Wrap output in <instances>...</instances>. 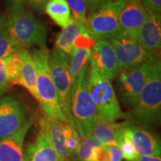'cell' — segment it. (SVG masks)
I'll return each instance as SVG.
<instances>
[{"mask_svg":"<svg viewBox=\"0 0 161 161\" xmlns=\"http://www.w3.org/2000/svg\"><path fill=\"white\" fill-rule=\"evenodd\" d=\"M6 91H7V89H4V88L0 87V97H1Z\"/></svg>","mask_w":161,"mask_h":161,"instance_id":"8d00e7d4","label":"cell"},{"mask_svg":"<svg viewBox=\"0 0 161 161\" xmlns=\"http://www.w3.org/2000/svg\"><path fill=\"white\" fill-rule=\"evenodd\" d=\"M26 161H60L46 134L40 130L34 143L26 148Z\"/></svg>","mask_w":161,"mask_h":161,"instance_id":"ac0fdd59","label":"cell"},{"mask_svg":"<svg viewBox=\"0 0 161 161\" xmlns=\"http://www.w3.org/2000/svg\"><path fill=\"white\" fill-rule=\"evenodd\" d=\"M118 147L122 152L123 158L125 159L127 161H134L137 157L134 147H133L130 139L125 131V129L123 130V134L119 141Z\"/></svg>","mask_w":161,"mask_h":161,"instance_id":"83f0119b","label":"cell"},{"mask_svg":"<svg viewBox=\"0 0 161 161\" xmlns=\"http://www.w3.org/2000/svg\"><path fill=\"white\" fill-rule=\"evenodd\" d=\"M9 57L0 59V87L7 90L10 86L9 80L7 75V64Z\"/></svg>","mask_w":161,"mask_h":161,"instance_id":"f546056e","label":"cell"},{"mask_svg":"<svg viewBox=\"0 0 161 161\" xmlns=\"http://www.w3.org/2000/svg\"><path fill=\"white\" fill-rule=\"evenodd\" d=\"M148 14L160 15L161 0H140Z\"/></svg>","mask_w":161,"mask_h":161,"instance_id":"f1b7e54d","label":"cell"},{"mask_svg":"<svg viewBox=\"0 0 161 161\" xmlns=\"http://www.w3.org/2000/svg\"><path fill=\"white\" fill-rule=\"evenodd\" d=\"M5 28L21 49L35 45L46 48L47 29L29 11L22 9L11 13Z\"/></svg>","mask_w":161,"mask_h":161,"instance_id":"277c9868","label":"cell"},{"mask_svg":"<svg viewBox=\"0 0 161 161\" xmlns=\"http://www.w3.org/2000/svg\"><path fill=\"white\" fill-rule=\"evenodd\" d=\"M134 161H161L160 156H137Z\"/></svg>","mask_w":161,"mask_h":161,"instance_id":"e575fe53","label":"cell"},{"mask_svg":"<svg viewBox=\"0 0 161 161\" xmlns=\"http://www.w3.org/2000/svg\"><path fill=\"white\" fill-rule=\"evenodd\" d=\"M48 52L49 50L47 48H39L34 50L31 54L37 74L36 90L37 101L46 113V115L69 123L60 108L57 90L50 75L48 64Z\"/></svg>","mask_w":161,"mask_h":161,"instance_id":"3957f363","label":"cell"},{"mask_svg":"<svg viewBox=\"0 0 161 161\" xmlns=\"http://www.w3.org/2000/svg\"><path fill=\"white\" fill-rule=\"evenodd\" d=\"M88 64L84 66L72 86L69 109L74 126L81 137L92 134L98 114L87 88Z\"/></svg>","mask_w":161,"mask_h":161,"instance_id":"7a4b0ae2","label":"cell"},{"mask_svg":"<svg viewBox=\"0 0 161 161\" xmlns=\"http://www.w3.org/2000/svg\"><path fill=\"white\" fill-rule=\"evenodd\" d=\"M7 23V17L3 14H0V30L5 29Z\"/></svg>","mask_w":161,"mask_h":161,"instance_id":"d590c367","label":"cell"},{"mask_svg":"<svg viewBox=\"0 0 161 161\" xmlns=\"http://www.w3.org/2000/svg\"><path fill=\"white\" fill-rule=\"evenodd\" d=\"M123 123L109 122L98 116L92 129V134L104 146H118L119 141L123 134Z\"/></svg>","mask_w":161,"mask_h":161,"instance_id":"e0dca14e","label":"cell"},{"mask_svg":"<svg viewBox=\"0 0 161 161\" xmlns=\"http://www.w3.org/2000/svg\"><path fill=\"white\" fill-rule=\"evenodd\" d=\"M90 68L99 75L112 80L119 74L114 48L109 40H96L91 49Z\"/></svg>","mask_w":161,"mask_h":161,"instance_id":"8fae6325","label":"cell"},{"mask_svg":"<svg viewBox=\"0 0 161 161\" xmlns=\"http://www.w3.org/2000/svg\"><path fill=\"white\" fill-rule=\"evenodd\" d=\"M64 145L71 157L75 154L80 138L75 128L69 123H64Z\"/></svg>","mask_w":161,"mask_h":161,"instance_id":"484cf974","label":"cell"},{"mask_svg":"<svg viewBox=\"0 0 161 161\" xmlns=\"http://www.w3.org/2000/svg\"><path fill=\"white\" fill-rule=\"evenodd\" d=\"M134 120L144 128H151L160 123L161 63L155 60L136 104L132 108Z\"/></svg>","mask_w":161,"mask_h":161,"instance_id":"6da1fadb","label":"cell"},{"mask_svg":"<svg viewBox=\"0 0 161 161\" xmlns=\"http://www.w3.org/2000/svg\"><path fill=\"white\" fill-rule=\"evenodd\" d=\"M126 0H115L89 14L86 27L96 40H110L122 35L119 17Z\"/></svg>","mask_w":161,"mask_h":161,"instance_id":"52a82bcc","label":"cell"},{"mask_svg":"<svg viewBox=\"0 0 161 161\" xmlns=\"http://www.w3.org/2000/svg\"><path fill=\"white\" fill-rule=\"evenodd\" d=\"M20 49L6 28L0 30V59L9 57Z\"/></svg>","mask_w":161,"mask_h":161,"instance_id":"cb8c5ba5","label":"cell"},{"mask_svg":"<svg viewBox=\"0 0 161 161\" xmlns=\"http://www.w3.org/2000/svg\"><path fill=\"white\" fill-rule=\"evenodd\" d=\"M72 17L80 25L86 26V5L84 0H65Z\"/></svg>","mask_w":161,"mask_h":161,"instance_id":"4316f807","label":"cell"},{"mask_svg":"<svg viewBox=\"0 0 161 161\" xmlns=\"http://www.w3.org/2000/svg\"><path fill=\"white\" fill-rule=\"evenodd\" d=\"M147 17L148 14L140 0H126L119 17L122 35L136 41L138 32Z\"/></svg>","mask_w":161,"mask_h":161,"instance_id":"4fadbf2b","label":"cell"},{"mask_svg":"<svg viewBox=\"0 0 161 161\" xmlns=\"http://www.w3.org/2000/svg\"><path fill=\"white\" fill-rule=\"evenodd\" d=\"M61 161H71L69 159H67V160H61Z\"/></svg>","mask_w":161,"mask_h":161,"instance_id":"74e56055","label":"cell"},{"mask_svg":"<svg viewBox=\"0 0 161 161\" xmlns=\"http://www.w3.org/2000/svg\"><path fill=\"white\" fill-rule=\"evenodd\" d=\"M28 112L13 96L0 98V140L13 135L28 122Z\"/></svg>","mask_w":161,"mask_h":161,"instance_id":"30bf717a","label":"cell"},{"mask_svg":"<svg viewBox=\"0 0 161 161\" xmlns=\"http://www.w3.org/2000/svg\"><path fill=\"white\" fill-rule=\"evenodd\" d=\"M48 64L62 112L69 124L74 126L69 109L72 85L69 69V56L55 48L48 52Z\"/></svg>","mask_w":161,"mask_h":161,"instance_id":"8992f818","label":"cell"},{"mask_svg":"<svg viewBox=\"0 0 161 161\" xmlns=\"http://www.w3.org/2000/svg\"><path fill=\"white\" fill-rule=\"evenodd\" d=\"M75 155L79 161H108L106 146L92 135L80 138Z\"/></svg>","mask_w":161,"mask_h":161,"instance_id":"d6986e66","label":"cell"},{"mask_svg":"<svg viewBox=\"0 0 161 161\" xmlns=\"http://www.w3.org/2000/svg\"><path fill=\"white\" fill-rule=\"evenodd\" d=\"M155 60L147 62L134 69L119 72L117 80L119 96L126 106L133 108L136 104Z\"/></svg>","mask_w":161,"mask_h":161,"instance_id":"9c48e42d","label":"cell"},{"mask_svg":"<svg viewBox=\"0 0 161 161\" xmlns=\"http://www.w3.org/2000/svg\"><path fill=\"white\" fill-rule=\"evenodd\" d=\"M108 161H122V154L120 148L116 146H106Z\"/></svg>","mask_w":161,"mask_h":161,"instance_id":"4dcf8cb0","label":"cell"},{"mask_svg":"<svg viewBox=\"0 0 161 161\" xmlns=\"http://www.w3.org/2000/svg\"><path fill=\"white\" fill-rule=\"evenodd\" d=\"M125 131L131 141L137 156H160V141L144 127L125 122L123 123Z\"/></svg>","mask_w":161,"mask_h":161,"instance_id":"7c38bea8","label":"cell"},{"mask_svg":"<svg viewBox=\"0 0 161 161\" xmlns=\"http://www.w3.org/2000/svg\"><path fill=\"white\" fill-rule=\"evenodd\" d=\"M40 130L46 134L49 142L57 152L60 160L70 159L71 155L64 145V123L61 121L52 119L47 115L43 116L40 120Z\"/></svg>","mask_w":161,"mask_h":161,"instance_id":"2e32d148","label":"cell"},{"mask_svg":"<svg viewBox=\"0 0 161 161\" xmlns=\"http://www.w3.org/2000/svg\"><path fill=\"white\" fill-rule=\"evenodd\" d=\"M44 11L58 25L64 28L71 18V11L65 0H49Z\"/></svg>","mask_w":161,"mask_h":161,"instance_id":"7402d4cb","label":"cell"},{"mask_svg":"<svg viewBox=\"0 0 161 161\" xmlns=\"http://www.w3.org/2000/svg\"><path fill=\"white\" fill-rule=\"evenodd\" d=\"M109 41L114 48L119 72L134 69L159 58L158 55L147 52L137 42L124 36L113 38Z\"/></svg>","mask_w":161,"mask_h":161,"instance_id":"ba28073f","label":"cell"},{"mask_svg":"<svg viewBox=\"0 0 161 161\" xmlns=\"http://www.w3.org/2000/svg\"><path fill=\"white\" fill-rule=\"evenodd\" d=\"M87 29L86 26L80 25L71 17L67 25L63 28L56 37L55 49L69 56L74 50L75 40Z\"/></svg>","mask_w":161,"mask_h":161,"instance_id":"ffe728a7","label":"cell"},{"mask_svg":"<svg viewBox=\"0 0 161 161\" xmlns=\"http://www.w3.org/2000/svg\"><path fill=\"white\" fill-rule=\"evenodd\" d=\"M91 55V49L86 48H75L69 56V69L72 85L73 86L82 69L88 64Z\"/></svg>","mask_w":161,"mask_h":161,"instance_id":"603a6c76","label":"cell"},{"mask_svg":"<svg viewBox=\"0 0 161 161\" xmlns=\"http://www.w3.org/2000/svg\"><path fill=\"white\" fill-rule=\"evenodd\" d=\"M115 0H84L90 14Z\"/></svg>","mask_w":161,"mask_h":161,"instance_id":"1f68e13d","label":"cell"},{"mask_svg":"<svg viewBox=\"0 0 161 161\" xmlns=\"http://www.w3.org/2000/svg\"><path fill=\"white\" fill-rule=\"evenodd\" d=\"M5 5L11 13L24 9L25 0H5Z\"/></svg>","mask_w":161,"mask_h":161,"instance_id":"d6a6232c","label":"cell"},{"mask_svg":"<svg viewBox=\"0 0 161 161\" xmlns=\"http://www.w3.org/2000/svg\"><path fill=\"white\" fill-rule=\"evenodd\" d=\"M87 88L99 117L109 122L125 117L110 80L91 68L87 74Z\"/></svg>","mask_w":161,"mask_h":161,"instance_id":"5b68a950","label":"cell"},{"mask_svg":"<svg viewBox=\"0 0 161 161\" xmlns=\"http://www.w3.org/2000/svg\"><path fill=\"white\" fill-rule=\"evenodd\" d=\"M22 64L21 49L11 55L7 64V75L10 84L19 85V70Z\"/></svg>","mask_w":161,"mask_h":161,"instance_id":"d4e9b609","label":"cell"},{"mask_svg":"<svg viewBox=\"0 0 161 161\" xmlns=\"http://www.w3.org/2000/svg\"><path fill=\"white\" fill-rule=\"evenodd\" d=\"M48 1L49 0H25V3H28L35 11L41 13L44 11V8Z\"/></svg>","mask_w":161,"mask_h":161,"instance_id":"836d02e7","label":"cell"},{"mask_svg":"<svg viewBox=\"0 0 161 161\" xmlns=\"http://www.w3.org/2000/svg\"><path fill=\"white\" fill-rule=\"evenodd\" d=\"M22 64L19 70V85L23 86L37 100L36 90L37 74L31 53L25 49H21Z\"/></svg>","mask_w":161,"mask_h":161,"instance_id":"44dd1931","label":"cell"},{"mask_svg":"<svg viewBox=\"0 0 161 161\" xmlns=\"http://www.w3.org/2000/svg\"><path fill=\"white\" fill-rule=\"evenodd\" d=\"M136 41L147 52L158 56L161 47L160 15L148 14L138 32Z\"/></svg>","mask_w":161,"mask_h":161,"instance_id":"5bb4252c","label":"cell"},{"mask_svg":"<svg viewBox=\"0 0 161 161\" xmlns=\"http://www.w3.org/2000/svg\"><path fill=\"white\" fill-rule=\"evenodd\" d=\"M31 125L32 121L28 120L13 135L0 140V161H26L23 153V142Z\"/></svg>","mask_w":161,"mask_h":161,"instance_id":"9a60e30c","label":"cell"}]
</instances>
